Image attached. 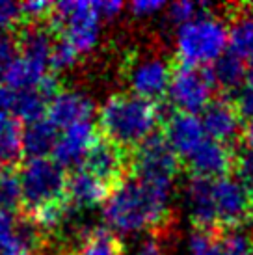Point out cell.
<instances>
[{
  "instance_id": "cell-1",
  "label": "cell",
  "mask_w": 253,
  "mask_h": 255,
  "mask_svg": "<svg viewBox=\"0 0 253 255\" xmlns=\"http://www.w3.org/2000/svg\"><path fill=\"white\" fill-rule=\"evenodd\" d=\"M169 190L128 177L105 203L106 224L118 231H145L168 224Z\"/></svg>"
},
{
  "instance_id": "cell-2",
  "label": "cell",
  "mask_w": 253,
  "mask_h": 255,
  "mask_svg": "<svg viewBox=\"0 0 253 255\" xmlns=\"http://www.w3.org/2000/svg\"><path fill=\"white\" fill-rule=\"evenodd\" d=\"M162 105L132 92L116 93L99 112V132L110 142L134 151L162 125Z\"/></svg>"
},
{
  "instance_id": "cell-3",
  "label": "cell",
  "mask_w": 253,
  "mask_h": 255,
  "mask_svg": "<svg viewBox=\"0 0 253 255\" xmlns=\"http://www.w3.org/2000/svg\"><path fill=\"white\" fill-rule=\"evenodd\" d=\"M227 22L218 15L205 13L181 26L177 36V60L196 67L212 65L227 52Z\"/></svg>"
},
{
  "instance_id": "cell-4",
  "label": "cell",
  "mask_w": 253,
  "mask_h": 255,
  "mask_svg": "<svg viewBox=\"0 0 253 255\" xmlns=\"http://www.w3.org/2000/svg\"><path fill=\"white\" fill-rule=\"evenodd\" d=\"M22 188V213L32 214L43 207L67 201L69 171L49 158H30L19 168Z\"/></svg>"
},
{
  "instance_id": "cell-5",
  "label": "cell",
  "mask_w": 253,
  "mask_h": 255,
  "mask_svg": "<svg viewBox=\"0 0 253 255\" xmlns=\"http://www.w3.org/2000/svg\"><path fill=\"white\" fill-rule=\"evenodd\" d=\"M183 170V162L160 130L151 134L132 151V175L141 183L171 190L173 179Z\"/></svg>"
},
{
  "instance_id": "cell-6",
  "label": "cell",
  "mask_w": 253,
  "mask_h": 255,
  "mask_svg": "<svg viewBox=\"0 0 253 255\" xmlns=\"http://www.w3.org/2000/svg\"><path fill=\"white\" fill-rule=\"evenodd\" d=\"M216 88L212 65L183 64L181 60L171 62V78H169L168 97L177 108V112L192 114L203 112V108L212 101V92Z\"/></svg>"
},
{
  "instance_id": "cell-7",
  "label": "cell",
  "mask_w": 253,
  "mask_h": 255,
  "mask_svg": "<svg viewBox=\"0 0 253 255\" xmlns=\"http://www.w3.org/2000/svg\"><path fill=\"white\" fill-rule=\"evenodd\" d=\"M80 168L105 183L114 194L132 175V151L110 142L99 132L97 140L88 149Z\"/></svg>"
},
{
  "instance_id": "cell-8",
  "label": "cell",
  "mask_w": 253,
  "mask_h": 255,
  "mask_svg": "<svg viewBox=\"0 0 253 255\" xmlns=\"http://www.w3.org/2000/svg\"><path fill=\"white\" fill-rule=\"evenodd\" d=\"M212 199L220 231L240 229L252 218L253 192L239 177H222L212 181Z\"/></svg>"
},
{
  "instance_id": "cell-9",
  "label": "cell",
  "mask_w": 253,
  "mask_h": 255,
  "mask_svg": "<svg viewBox=\"0 0 253 255\" xmlns=\"http://www.w3.org/2000/svg\"><path fill=\"white\" fill-rule=\"evenodd\" d=\"M237 166V153L233 147L205 138L201 145L183 160V168L190 173V177L199 179H222L231 175Z\"/></svg>"
},
{
  "instance_id": "cell-10",
  "label": "cell",
  "mask_w": 253,
  "mask_h": 255,
  "mask_svg": "<svg viewBox=\"0 0 253 255\" xmlns=\"http://www.w3.org/2000/svg\"><path fill=\"white\" fill-rule=\"evenodd\" d=\"M201 123L211 140L233 147L244 136V120L235 101L229 97H212L201 112Z\"/></svg>"
},
{
  "instance_id": "cell-11",
  "label": "cell",
  "mask_w": 253,
  "mask_h": 255,
  "mask_svg": "<svg viewBox=\"0 0 253 255\" xmlns=\"http://www.w3.org/2000/svg\"><path fill=\"white\" fill-rule=\"evenodd\" d=\"M169 78H171V62L164 58H141L134 60L128 69V82L132 93L143 99L162 105L168 97Z\"/></svg>"
},
{
  "instance_id": "cell-12",
  "label": "cell",
  "mask_w": 253,
  "mask_h": 255,
  "mask_svg": "<svg viewBox=\"0 0 253 255\" xmlns=\"http://www.w3.org/2000/svg\"><path fill=\"white\" fill-rule=\"evenodd\" d=\"M160 132L168 140L171 149L175 151L181 162L196 151L205 140L203 123L197 116L184 112H171L162 118Z\"/></svg>"
},
{
  "instance_id": "cell-13",
  "label": "cell",
  "mask_w": 253,
  "mask_h": 255,
  "mask_svg": "<svg viewBox=\"0 0 253 255\" xmlns=\"http://www.w3.org/2000/svg\"><path fill=\"white\" fill-rule=\"evenodd\" d=\"M97 136L99 130L93 127L90 121L65 128L60 134V138H58L52 158L58 164H62L65 170L67 168L78 170V166H82L86 153L93 145V142L97 140Z\"/></svg>"
},
{
  "instance_id": "cell-14",
  "label": "cell",
  "mask_w": 253,
  "mask_h": 255,
  "mask_svg": "<svg viewBox=\"0 0 253 255\" xmlns=\"http://www.w3.org/2000/svg\"><path fill=\"white\" fill-rule=\"evenodd\" d=\"M93 114V103L84 93L62 90L49 105L47 120L56 128H69L78 123L90 121Z\"/></svg>"
},
{
  "instance_id": "cell-15",
  "label": "cell",
  "mask_w": 253,
  "mask_h": 255,
  "mask_svg": "<svg viewBox=\"0 0 253 255\" xmlns=\"http://www.w3.org/2000/svg\"><path fill=\"white\" fill-rule=\"evenodd\" d=\"M229 52L253 71V6H237L227 17Z\"/></svg>"
},
{
  "instance_id": "cell-16",
  "label": "cell",
  "mask_w": 253,
  "mask_h": 255,
  "mask_svg": "<svg viewBox=\"0 0 253 255\" xmlns=\"http://www.w3.org/2000/svg\"><path fill=\"white\" fill-rule=\"evenodd\" d=\"M188 205L192 213V224L197 231L220 233L214 199H212V181L211 179L190 177L188 183Z\"/></svg>"
},
{
  "instance_id": "cell-17",
  "label": "cell",
  "mask_w": 253,
  "mask_h": 255,
  "mask_svg": "<svg viewBox=\"0 0 253 255\" xmlns=\"http://www.w3.org/2000/svg\"><path fill=\"white\" fill-rule=\"evenodd\" d=\"M112 196V190L101 183L99 179L90 175L86 170L69 171L67 177V199L73 209H86V207L106 203V199Z\"/></svg>"
},
{
  "instance_id": "cell-18",
  "label": "cell",
  "mask_w": 253,
  "mask_h": 255,
  "mask_svg": "<svg viewBox=\"0 0 253 255\" xmlns=\"http://www.w3.org/2000/svg\"><path fill=\"white\" fill-rule=\"evenodd\" d=\"M24 125L15 116H0V170L19 168L24 158Z\"/></svg>"
},
{
  "instance_id": "cell-19",
  "label": "cell",
  "mask_w": 253,
  "mask_h": 255,
  "mask_svg": "<svg viewBox=\"0 0 253 255\" xmlns=\"http://www.w3.org/2000/svg\"><path fill=\"white\" fill-rule=\"evenodd\" d=\"M58 138H60L58 128L47 118L24 125V130H22L24 156H28V160L30 158H49L54 153Z\"/></svg>"
},
{
  "instance_id": "cell-20",
  "label": "cell",
  "mask_w": 253,
  "mask_h": 255,
  "mask_svg": "<svg viewBox=\"0 0 253 255\" xmlns=\"http://www.w3.org/2000/svg\"><path fill=\"white\" fill-rule=\"evenodd\" d=\"M212 73H214L216 86L222 88V92L225 93L239 92L240 88L246 84L248 77L252 75V73H248L246 65L229 50L212 64Z\"/></svg>"
},
{
  "instance_id": "cell-21",
  "label": "cell",
  "mask_w": 253,
  "mask_h": 255,
  "mask_svg": "<svg viewBox=\"0 0 253 255\" xmlns=\"http://www.w3.org/2000/svg\"><path fill=\"white\" fill-rule=\"evenodd\" d=\"M71 255H125V246L118 235L106 229V227H95L90 233H86L82 242L78 244Z\"/></svg>"
},
{
  "instance_id": "cell-22",
  "label": "cell",
  "mask_w": 253,
  "mask_h": 255,
  "mask_svg": "<svg viewBox=\"0 0 253 255\" xmlns=\"http://www.w3.org/2000/svg\"><path fill=\"white\" fill-rule=\"evenodd\" d=\"M47 110H49V103L43 99L41 93L37 90H24V92H17L13 105V114L22 125L26 123H34V121L45 120L47 118Z\"/></svg>"
},
{
  "instance_id": "cell-23",
  "label": "cell",
  "mask_w": 253,
  "mask_h": 255,
  "mask_svg": "<svg viewBox=\"0 0 253 255\" xmlns=\"http://www.w3.org/2000/svg\"><path fill=\"white\" fill-rule=\"evenodd\" d=\"M0 211L11 216L22 213V188L19 168L0 170Z\"/></svg>"
},
{
  "instance_id": "cell-24",
  "label": "cell",
  "mask_w": 253,
  "mask_h": 255,
  "mask_svg": "<svg viewBox=\"0 0 253 255\" xmlns=\"http://www.w3.org/2000/svg\"><path fill=\"white\" fill-rule=\"evenodd\" d=\"M220 246L225 252V255H253V239L242 229L222 231Z\"/></svg>"
},
{
  "instance_id": "cell-25",
  "label": "cell",
  "mask_w": 253,
  "mask_h": 255,
  "mask_svg": "<svg viewBox=\"0 0 253 255\" xmlns=\"http://www.w3.org/2000/svg\"><path fill=\"white\" fill-rule=\"evenodd\" d=\"M21 58L19 52V41L13 32H0V82L6 78L7 71Z\"/></svg>"
},
{
  "instance_id": "cell-26",
  "label": "cell",
  "mask_w": 253,
  "mask_h": 255,
  "mask_svg": "<svg viewBox=\"0 0 253 255\" xmlns=\"http://www.w3.org/2000/svg\"><path fill=\"white\" fill-rule=\"evenodd\" d=\"M222 233V231H220ZM220 233L211 231H194L190 237V254L192 255H225L220 246Z\"/></svg>"
},
{
  "instance_id": "cell-27",
  "label": "cell",
  "mask_w": 253,
  "mask_h": 255,
  "mask_svg": "<svg viewBox=\"0 0 253 255\" xmlns=\"http://www.w3.org/2000/svg\"><path fill=\"white\" fill-rule=\"evenodd\" d=\"M78 58V52L75 47L71 45L67 39H63L62 36L56 37V41L52 45V52H50V62L49 69L50 73H58L75 64V60Z\"/></svg>"
},
{
  "instance_id": "cell-28",
  "label": "cell",
  "mask_w": 253,
  "mask_h": 255,
  "mask_svg": "<svg viewBox=\"0 0 253 255\" xmlns=\"http://www.w3.org/2000/svg\"><path fill=\"white\" fill-rule=\"evenodd\" d=\"M21 24H22L21 4L0 0V32H13Z\"/></svg>"
},
{
  "instance_id": "cell-29",
  "label": "cell",
  "mask_w": 253,
  "mask_h": 255,
  "mask_svg": "<svg viewBox=\"0 0 253 255\" xmlns=\"http://www.w3.org/2000/svg\"><path fill=\"white\" fill-rule=\"evenodd\" d=\"M235 105L239 108L242 120L253 121V73L248 77L246 84L237 92Z\"/></svg>"
},
{
  "instance_id": "cell-30",
  "label": "cell",
  "mask_w": 253,
  "mask_h": 255,
  "mask_svg": "<svg viewBox=\"0 0 253 255\" xmlns=\"http://www.w3.org/2000/svg\"><path fill=\"white\" fill-rule=\"evenodd\" d=\"M235 171L242 183L253 192V149H246L237 155V166Z\"/></svg>"
},
{
  "instance_id": "cell-31",
  "label": "cell",
  "mask_w": 253,
  "mask_h": 255,
  "mask_svg": "<svg viewBox=\"0 0 253 255\" xmlns=\"http://www.w3.org/2000/svg\"><path fill=\"white\" fill-rule=\"evenodd\" d=\"M15 226H17V222L13 220V216L0 211V252L6 248L15 237Z\"/></svg>"
},
{
  "instance_id": "cell-32",
  "label": "cell",
  "mask_w": 253,
  "mask_h": 255,
  "mask_svg": "<svg viewBox=\"0 0 253 255\" xmlns=\"http://www.w3.org/2000/svg\"><path fill=\"white\" fill-rule=\"evenodd\" d=\"M15 97H17V92L7 88L6 84H0V116L13 114Z\"/></svg>"
},
{
  "instance_id": "cell-33",
  "label": "cell",
  "mask_w": 253,
  "mask_h": 255,
  "mask_svg": "<svg viewBox=\"0 0 253 255\" xmlns=\"http://www.w3.org/2000/svg\"><path fill=\"white\" fill-rule=\"evenodd\" d=\"M95 6V11H97L99 19L105 17V19H110V17H116V15L121 11L123 4L121 2H93Z\"/></svg>"
},
{
  "instance_id": "cell-34",
  "label": "cell",
  "mask_w": 253,
  "mask_h": 255,
  "mask_svg": "<svg viewBox=\"0 0 253 255\" xmlns=\"http://www.w3.org/2000/svg\"><path fill=\"white\" fill-rule=\"evenodd\" d=\"M164 6L162 2H149V0H141V2H132L128 9L132 11L134 15H138V17H143V15H149L156 11V9H160Z\"/></svg>"
},
{
  "instance_id": "cell-35",
  "label": "cell",
  "mask_w": 253,
  "mask_h": 255,
  "mask_svg": "<svg viewBox=\"0 0 253 255\" xmlns=\"http://www.w3.org/2000/svg\"><path fill=\"white\" fill-rule=\"evenodd\" d=\"M136 255H164V252H162L160 244L155 241H145L143 244L140 246V250H138V254Z\"/></svg>"
},
{
  "instance_id": "cell-36",
  "label": "cell",
  "mask_w": 253,
  "mask_h": 255,
  "mask_svg": "<svg viewBox=\"0 0 253 255\" xmlns=\"http://www.w3.org/2000/svg\"><path fill=\"white\" fill-rule=\"evenodd\" d=\"M244 142H246L248 149H253V121H248L244 127Z\"/></svg>"
},
{
  "instance_id": "cell-37",
  "label": "cell",
  "mask_w": 253,
  "mask_h": 255,
  "mask_svg": "<svg viewBox=\"0 0 253 255\" xmlns=\"http://www.w3.org/2000/svg\"><path fill=\"white\" fill-rule=\"evenodd\" d=\"M252 218H253V199H252Z\"/></svg>"
},
{
  "instance_id": "cell-38",
  "label": "cell",
  "mask_w": 253,
  "mask_h": 255,
  "mask_svg": "<svg viewBox=\"0 0 253 255\" xmlns=\"http://www.w3.org/2000/svg\"><path fill=\"white\" fill-rule=\"evenodd\" d=\"M63 255H71V254H63Z\"/></svg>"
}]
</instances>
